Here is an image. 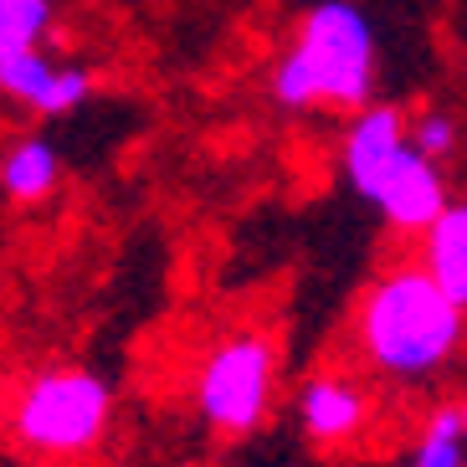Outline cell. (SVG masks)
Instances as JSON below:
<instances>
[{
    "label": "cell",
    "instance_id": "obj_1",
    "mask_svg": "<svg viewBox=\"0 0 467 467\" xmlns=\"http://www.w3.org/2000/svg\"><path fill=\"white\" fill-rule=\"evenodd\" d=\"M467 339V308L437 288L421 262L390 267L355 308V344L365 365L390 380H431Z\"/></svg>",
    "mask_w": 467,
    "mask_h": 467
},
{
    "label": "cell",
    "instance_id": "obj_2",
    "mask_svg": "<svg viewBox=\"0 0 467 467\" xmlns=\"http://www.w3.org/2000/svg\"><path fill=\"white\" fill-rule=\"evenodd\" d=\"M375 93V21L355 0H314L273 67V103L288 113L365 109Z\"/></svg>",
    "mask_w": 467,
    "mask_h": 467
},
{
    "label": "cell",
    "instance_id": "obj_3",
    "mask_svg": "<svg viewBox=\"0 0 467 467\" xmlns=\"http://www.w3.org/2000/svg\"><path fill=\"white\" fill-rule=\"evenodd\" d=\"M113 426V385L83 365L36 370L11 406L16 441L36 457H83Z\"/></svg>",
    "mask_w": 467,
    "mask_h": 467
},
{
    "label": "cell",
    "instance_id": "obj_4",
    "mask_svg": "<svg viewBox=\"0 0 467 467\" xmlns=\"http://www.w3.org/2000/svg\"><path fill=\"white\" fill-rule=\"evenodd\" d=\"M277 349L267 334H226L195 375V411L221 437H252L273 406Z\"/></svg>",
    "mask_w": 467,
    "mask_h": 467
},
{
    "label": "cell",
    "instance_id": "obj_5",
    "mask_svg": "<svg viewBox=\"0 0 467 467\" xmlns=\"http://www.w3.org/2000/svg\"><path fill=\"white\" fill-rule=\"evenodd\" d=\"M406 144H411V129H406L396 103H365L349 119V129L339 139V165H344V180L355 185L359 201H375L380 195L385 175L396 170Z\"/></svg>",
    "mask_w": 467,
    "mask_h": 467
},
{
    "label": "cell",
    "instance_id": "obj_6",
    "mask_svg": "<svg viewBox=\"0 0 467 467\" xmlns=\"http://www.w3.org/2000/svg\"><path fill=\"white\" fill-rule=\"evenodd\" d=\"M0 93L11 103H26L42 119H67L93 98V72L83 62H52L36 47V52L0 57Z\"/></svg>",
    "mask_w": 467,
    "mask_h": 467
},
{
    "label": "cell",
    "instance_id": "obj_7",
    "mask_svg": "<svg viewBox=\"0 0 467 467\" xmlns=\"http://www.w3.org/2000/svg\"><path fill=\"white\" fill-rule=\"evenodd\" d=\"M380 211V221L400 236H421L441 211L452 206L447 201V175H441L437 160H426L416 144H406V154L396 160V170L385 175L380 195L370 201Z\"/></svg>",
    "mask_w": 467,
    "mask_h": 467
},
{
    "label": "cell",
    "instance_id": "obj_8",
    "mask_svg": "<svg viewBox=\"0 0 467 467\" xmlns=\"http://www.w3.org/2000/svg\"><path fill=\"white\" fill-rule=\"evenodd\" d=\"M298 421L314 441L359 437L370 421V390L349 375H314L298 390Z\"/></svg>",
    "mask_w": 467,
    "mask_h": 467
},
{
    "label": "cell",
    "instance_id": "obj_9",
    "mask_svg": "<svg viewBox=\"0 0 467 467\" xmlns=\"http://www.w3.org/2000/svg\"><path fill=\"white\" fill-rule=\"evenodd\" d=\"M421 267L437 277V288L467 308V201H452L421 232Z\"/></svg>",
    "mask_w": 467,
    "mask_h": 467
},
{
    "label": "cell",
    "instance_id": "obj_10",
    "mask_svg": "<svg viewBox=\"0 0 467 467\" xmlns=\"http://www.w3.org/2000/svg\"><path fill=\"white\" fill-rule=\"evenodd\" d=\"M57 180H62V154L42 134L16 139L5 160H0V191L11 201H47L57 191Z\"/></svg>",
    "mask_w": 467,
    "mask_h": 467
},
{
    "label": "cell",
    "instance_id": "obj_11",
    "mask_svg": "<svg viewBox=\"0 0 467 467\" xmlns=\"http://www.w3.org/2000/svg\"><path fill=\"white\" fill-rule=\"evenodd\" d=\"M411 467H467V437H462V411L457 406H437L426 416Z\"/></svg>",
    "mask_w": 467,
    "mask_h": 467
},
{
    "label": "cell",
    "instance_id": "obj_12",
    "mask_svg": "<svg viewBox=\"0 0 467 467\" xmlns=\"http://www.w3.org/2000/svg\"><path fill=\"white\" fill-rule=\"evenodd\" d=\"M57 21L52 0H0V57L36 52Z\"/></svg>",
    "mask_w": 467,
    "mask_h": 467
},
{
    "label": "cell",
    "instance_id": "obj_13",
    "mask_svg": "<svg viewBox=\"0 0 467 467\" xmlns=\"http://www.w3.org/2000/svg\"><path fill=\"white\" fill-rule=\"evenodd\" d=\"M457 139H462V129H457V119L452 113H421V119H416L411 124V144L416 150L426 154V160H447V154H457Z\"/></svg>",
    "mask_w": 467,
    "mask_h": 467
},
{
    "label": "cell",
    "instance_id": "obj_14",
    "mask_svg": "<svg viewBox=\"0 0 467 467\" xmlns=\"http://www.w3.org/2000/svg\"><path fill=\"white\" fill-rule=\"evenodd\" d=\"M457 411H462V437H467V400H462V406H457Z\"/></svg>",
    "mask_w": 467,
    "mask_h": 467
}]
</instances>
